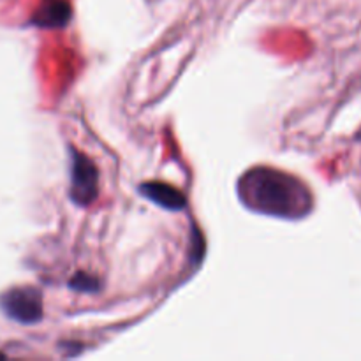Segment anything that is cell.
I'll return each instance as SVG.
<instances>
[{"label": "cell", "instance_id": "obj_6", "mask_svg": "<svg viewBox=\"0 0 361 361\" xmlns=\"http://www.w3.org/2000/svg\"><path fill=\"white\" fill-rule=\"evenodd\" d=\"M71 288L76 289V291H83V293H95L99 291V282L97 279L92 277V275L87 274H76V277L71 281Z\"/></svg>", "mask_w": 361, "mask_h": 361}, {"label": "cell", "instance_id": "obj_3", "mask_svg": "<svg viewBox=\"0 0 361 361\" xmlns=\"http://www.w3.org/2000/svg\"><path fill=\"white\" fill-rule=\"evenodd\" d=\"M97 168L85 154L71 148V200L88 207L97 197Z\"/></svg>", "mask_w": 361, "mask_h": 361}, {"label": "cell", "instance_id": "obj_4", "mask_svg": "<svg viewBox=\"0 0 361 361\" xmlns=\"http://www.w3.org/2000/svg\"><path fill=\"white\" fill-rule=\"evenodd\" d=\"M140 194L150 200L152 203L159 204L166 210H183L187 207V197L175 187L161 182H148L140 187Z\"/></svg>", "mask_w": 361, "mask_h": 361}, {"label": "cell", "instance_id": "obj_1", "mask_svg": "<svg viewBox=\"0 0 361 361\" xmlns=\"http://www.w3.org/2000/svg\"><path fill=\"white\" fill-rule=\"evenodd\" d=\"M238 194L247 208L282 219H302L312 210V196L300 180L270 168H254L240 178Z\"/></svg>", "mask_w": 361, "mask_h": 361}, {"label": "cell", "instance_id": "obj_5", "mask_svg": "<svg viewBox=\"0 0 361 361\" xmlns=\"http://www.w3.org/2000/svg\"><path fill=\"white\" fill-rule=\"evenodd\" d=\"M73 11L66 0H42L37 13L32 18V25L42 28H60L69 23Z\"/></svg>", "mask_w": 361, "mask_h": 361}, {"label": "cell", "instance_id": "obj_2", "mask_svg": "<svg viewBox=\"0 0 361 361\" xmlns=\"http://www.w3.org/2000/svg\"><path fill=\"white\" fill-rule=\"evenodd\" d=\"M0 309L16 323H39L42 317V296L35 288L9 289L0 296Z\"/></svg>", "mask_w": 361, "mask_h": 361}]
</instances>
